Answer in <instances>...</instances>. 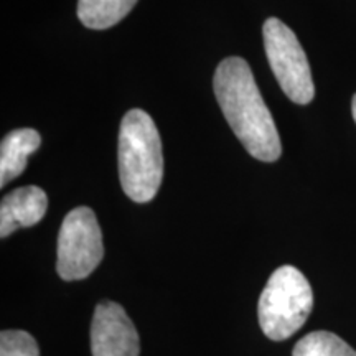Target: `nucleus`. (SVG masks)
Masks as SVG:
<instances>
[{
	"label": "nucleus",
	"instance_id": "f257e3e1",
	"mask_svg": "<svg viewBox=\"0 0 356 356\" xmlns=\"http://www.w3.org/2000/svg\"><path fill=\"white\" fill-rule=\"evenodd\" d=\"M213 86L221 113L244 149L261 162H275L282 154L277 127L246 61L239 56L222 60Z\"/></svg>",
	"mask_w": 356,
	"mask_h": 356
},
{
	"label": "nucleus",
	"instance_id": "f03ea898",
	"mask_svg": "<svg viewBox=\"0 0 356 356\" xmlns=\"http://www.w3.org/2000/svg\"><path fill=\"white\" fill-rule=\"evenodd\" d=\"M118 163L122 190L132 202L147 203L155 198L163 178L162 140L145 111L132 109L122 118Z\"/></svg>",
	"mask_w": 356,
	"mask_h": 356
},
{
	"label": "nucleus",
	"instance_id": "7ed1b4c3",
	"mask_svg": "<svg viewBox=\"0 0 356 356\" xmlns=\"http://www.w3.org/2000/svg\"><path fill=\"white\" fill-rule=\"evenodd\" d=\"M314 309V292L309 280L293 266L275 269L261 293L257 315L267 338L282 341L307 322Z\"/></svg>",
	"mask_w": 356,
	"mask_h": 356
},
{
	"label": "nucleus",
	"instance_id": "20e7f679",
	"mask_svg": "<svg viewBox=\"0 0 356 356\" xmlns=\"http://www.w3.org/2000/svg\"><path fill=\"white\" fill-rule=\"evenodd\" d=\"M270 70L286 96L296 104H309L315 96L309 60L299 38L279 19H267L262 26Z\"/></svg>",
	"mask_w": 356,
	"mask_h": 356
},
{
	"label": "nucleus",
	"instance_id": "39448f33",
	"mask_svg": "<svg viewBox=\"0 0 356 356\" xmlns=\"http://www.w3.org/2000/svg\"><path fill=\"white\" fill-rule=\"evenodd\" d=\"M102 256V233L95 211L88 207L74 208L65 216L58 234V275L63 280L86 279Z\"/></svg>",
	"mask_w": 356,
	"mask_h": 356
},
{
	"label": "nucleus",
	"instance_id": "423d86ee",
	"mask_svg": "<svg viewBox=\"0 0 356 356\" xmlns=\"http://www.w3.org/2000/svg\"><path fill=\"white\" fill-rule=\"evenodd\" d=\"M92 356H139V333L121 305L102 300L91 322Z\"/></svg>",
	"mask_w": 356,
	"mask_h": 356
},
{
	"label": "nucleus",
	"instance_id": "0eeeda50",
	"mask_svg": "<svg viewBox=\"0 0 356 356\" xmlns=\"http://www.w3.org/2000/svg\"><path fill=\"white\" fill-rule=\"evenodd\" d=\"M47 208V193L40 186L30 185L10 191L0 203V236L7 238L13 231L35 226L43 220Z\"/></svg>",
	"mask_w": 356,
	"mask_h": 356
},
{
	"label": "nucleus",
	"instance_id": "6e6552de",
	"mask_svg": "<svg viewBox=\"0 0 356 356\" xmlns=\"http://www.w3.org/2000/svg\"><path fill=\"white\" fill-rule=\"evenodd\" d=\"M42 144V137L35 129H15L3 137L0 145V186L22 175L29 157Z\"/></svg>",
	"mask_w": 356,
	"mask_h": 356
},
{
	"label": "nucleus",
	"instance_id": "1a4fd4ad",
	"mask_svg": "<svg viewBox=\"0 0 356 356\" xmlns=\"http://www.w3.org/2000/svg\"><path fill=\"white\" fill-rule=\"evenodd\" d=\"M137 0H78V19L88 29L106 30L118 25Z\"/></svg>",
	"mask_w": 356,
	"mask_h": 356
},
{
	"label": "nucleus",
	"instance_id": "9d476101",
	"mask_svg": "<svg viewBox=\"0 0 356 356\" xmlns=\"http://www.w3.org/2000/svg\"><path fill=\"white\" fill-rule=\"evenodd\" d=\"M293 356H356V351L332 332H312L293 346Z\"/></svg>",
	"mask_w": 356,
	"mask_h": 356
},
{
	"label": "nucleus",
	"instance_id": "9b49d317",
	"mask_svg": "<svg viewBox=\"0 0 356 356\" xmlns=\"http://www.w3.org/2000/svg\"><path fill=\"white\" fill-rule=\"evenodd\" d=\"M0 356H40L35 338L24 330L0 333Z\"/></svg>",
	"mask_w": 356,
	"mask_h": 356
},
{
	"label": "nucleus",
	"instance_id": "f8f14e48",
	"mask_svg": "<svg viewBox=\"0 0 356 356\" xmlns=\"http://www.w3.org/2000/svg\"><path fill=\"white\" fill-rule=\"evenodd\" d=\"M351 111H353V118H355V122H356V95L353 97V102H351Z\"/></svg>",
	"mask_w": 356,
	"mask_h": 356
}]
</instances>
